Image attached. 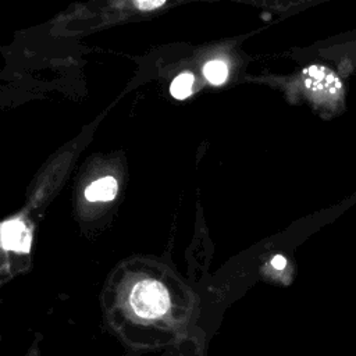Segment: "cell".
Instances as JSON below:
<instances>
[{
	"mask_svg": "<svg viewBox=\"0 0 356 356\" xmlns=\"http://www.w3.org/2000/svg\"><path fill=\"white\" fill-rule=\"evenodd\" d=\"M271 266H273L275 270H282V268H285V266H286V260H285L284 256L277 254V256H274V257L271 259Z\"/></svg>",
	"mask_w": 356,
	"mask_h": 356,
	"instance_id": "52a82bcc",
	"label": "cell"
},
{
	"mask_svg": "<svg viewBox=\"0 0 356 356\" xmlns=\"http://www.w3.org/2000/svg\"><path fill=\"white\" fill-rule=\"evenodd\" d=\"M204 76L207 78V81L213 85H220L222 83L227 76H228V67L224 61L221 60H213L209 61L204 68H203Z\"/></svg>",
	"mask_w": 356,
	"mask_h": 356,
	"instance_id": "277c9868",
	"label": "cell"
},
{
	"mask_svg": "<svg viewBox=\"0 0 356 356\" xmlns=\"http://www.w3.org/2000/svg\"><path fill=\"white\" fill-rule=\"evenodd\" d=\"M129 300L134 312L143 318L163 316L170 303L164 285L153 280H145L136 284L131 292Z\"/></svg>",
	"mask_w": 356,
	"mask_h": 356,
	"instance_id": "6da1fadb",
	"label": "cell"
},
{
	"mask_svg": "<svg viewBox=\"0 0 356 356\" xmlns=\"http://www.w3.org/2000/svg\"><path fill=\"white\" fill-rule=\"evenodd\" d=\"M1 243L10 250L28 252L31 248V234L22 221H8L1 229Z\"/></svg>",
	"mask_w": 356,
	"mask_h": 356,
	"instance_id": "7a4b0ae2",
	"label": "cell"
},
{
	"mask_svg": "<svg viewBox=\"0 0 356 356\" xmlns=\"http://www.w3.org/2000/svg\"><path fill=\"white\" fill-rule=\"evenodd\" d=\"M117 191V181L113 177H104L90 184L85 191V196L90 202H110L115 197Z\"/></svg>",
	"mask_w": 356,
	"mask_h": 356,
	"instance_id": "3957f363",
	"label": "cell"
},
{
	"mask_svg": "<svg viewBox=\"0 0 356 356\" xmlns=\"http://www.w3.org/2000/svg\"><path fill=\"white\" fill-rule=\"evenodd\" d=\"M164 3V0H157V1H145V0H142V1H136L135 4L139 7V8H142V10H153V8H156V7H159V6H161Z\"/></svg>",
	"mask_w": 356,
	"mask_h": 356,
	"instance_id": "8992f818",
	"label": "cell"
},
{
	"mask_svg": "<svg viewBox=\"0 0 356 356\" xmlns=\"http://www.w3.org/2000/svg\"><path fill=\"white\" fill-rule=\"evenodd\" d=\"M192 85H193V75L185 72L178 75L172 81L170 86V92L177 99H185L192 93Z\"/></svg>",
	"mask_w": 356,
	"mask_h": 356,
	"instance_id": "5b68a950",
	"label": "cell"
}]
</instances>
